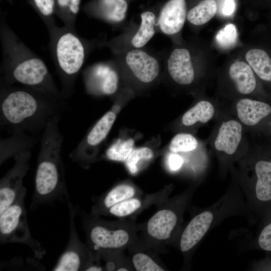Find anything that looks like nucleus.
<instances>
[{
  "label": "nucleus",
  "instance_id": "4be33fe9",
  "mask_svg": "<svg viewBox=\"0 0 271 271\" xmlns=\"http://www.w3.org/2000/svg\"><path fill=\"white\" fill-rule=\"evenodd\" d=\"M214 113L213 104L209 101L202 100L183 114L181 122L185 126H191L197 122L205 123L213 117Z\"/></svg>",
  "mask_w": 271,
  "mask_h": 271
},
{
  "label": "nucleus",
  "instance_id": "2f4dec72",
  "mask_svg": "<svg viewBox=\"0 0 271 271\" xmlns=\"http://www.w3.org/2000/svg\"><path fill=\"white\" fill-rule=\"evenodd\" d=\"M132 263L137 271H164L165 269L149 255L137 252L132 257Z\"/></svg>",
  "mask_w": 271,
  "mask_h": 271
},
{
  "label": "nucleus",
  "instance_id": "1a4fd4ad",
  "mask_svg": "<svg viewBox=\"0 0 271 271\" xmlns=\"http://www.w3.org/2000/svg\"><path fill=\"white\" fill-rule=\"evenodd\" d=\"M116 117V113L112 109L106 112L70 154L71 159L82 165L91 161L96 149L108 134Z\"/></svg>",
  "mask_w": 271,
  "mask_h": 271
},
{
  "label": "nucleus",
  "instance_id": "9d476101",
  "mask_svg": "<svg viewBox=\"0 0 271 271\" xmlns=\"http://www.w3.org/2000/svg\"><path fill=\"white\" fill-rule=\"evenodd\" d=\"M83 78L87 90L93 93L110 95L117 90L118 76L107 63H99L86 69Z\"/></svg>",
  "mask_w": 271,
  "mask_h": 271
},
{
  "label": "nucleus",
  "instance_id": "ddd939ff",
  "mask_svg": "<svg viewBox=\"0 0 271 271\" xmlns=\"http://www.w3.org/2000/svg\"><path fill=\"white\" fill-rule=\"evenodd\" d=\"M185 0H169L161 10L158 20L161 31L168 35L177 34L187 19Z\"/></svg>",
  "mask_w": 271,
  "mask_h": 271
},
{
  "label": "nucleus",
  "instance_id": "e433bc0d",
  "mask_svg": "<svg viewBox=\"0 0 271 271\" xmlns=\"http://www.w3.org/2000/svg\"><path fill=\"white\" fill-rule=\"evenodd\" d=\"M269 27H270V32H271V19H270V21L269 22Z\"/></svg>",
  "mask_w": 271,
  "mask_h": 271
},
{
  "label": "nucleus",
  "instance_id": "7c9ffc66",
  "mask_svg": "<svg viewBox=\"0 0 271 271\" xmlns=\"http://www.w3.org/2000/svg\"><path fill=\"white\" fill-rule=\"evenodd\" d=\"M237 36L236 26L233 24L229 23L217 33L215 41L217 44L221 48L228 49L236 43Z\"/></svg>",
  "mask_w": 271,
  "mask_h": 271
},
{
  "label": "nucleus",
  "instance_id": "9b49d317",
  "mask_svg": "<svg viewBox=\"0 0 271 271\" xmlns=\"http://www.w3.org/2000/svg\"><path fill=\"white\" fill-rule=\"evenodd\" d=\"M167 69L173 80L179 85H190L195 79L192 56L186 48H177L172 51L167 60Z\"/></svg>",
  "mask_w": 271,
  "mask_h": 271
},
{
  "label": "nucleus",
  "instance_id": "dca6fc26",
  "mask_svg": "<svg viewBox=\"0 0 271 271\" xmlns=\"http://www.w3.org/2000/svg\"><path fill=\"white\" fill-rule=\"evenodd\" d=\"M241 123L234 119L222 122L214 141V147L218 152L232 155L237 151L242 139Z\"/></svg>",
  "mask_w": 271,
  "mask_h": 271
},
{
  "label": "nucleus",
  "instance_id": "f3484780",
  "mask_svg": "<svg viewBox=\"0 0 271 271\" xmlns=\"http://www.w3.org/2000/svg\"><path fill=\"white\" fill-rule=\"evenodd\" d=\"M177 221V215L172 210L167 208L159 210L148 220L147 233L156 241H165L170 237Z\"/></svg>",
  "mask_w": 271,
  "mask_h": 271
},
{
  "label": "nucleus",
  "instance_id": "0eeeda50",
  "mask_svg": "<svg viewBox=\"0 0 271 271\" xmlns=\"http://www.w3.org/2000/svg\"><path fill=\"white\" fill-rule=\"evenodd\" d=\"M67 195L70 214V229L66 249L52 268L54 271L85 270L99 256L97 251L82 243L79 239L75 224V210Z\"/></svg>",
  "mask_w": 271,
  "mask_h": 271
},
{
  "label": "nucleus",
  "instance_id": "a211bd4d",
  "mask_svg": "<svg viewBox=\"0 0 271 271\" xmlns=\"http://www.w3.org/2000/svg\"><path fill=\"white\" fill-rule=\"evenodd\" d=\"M213 216L208 211L195 216L183 232L180 242V249L185 252L192 249L202 239L208 230Z\"/></svg>",
  "mask_w": 271,
  "mask_h": 271
},
{
  "label": "nucleus",
  "instance_id": "bb28decb",
  "mask_svg": "<svg viewBox=\"0 0 271 271\" xmlns=\"http://www.w3.org/2000/svg\"><path fill=\"white\" fill-rule=\"evenodd\" d=\"M134 144V140L131 138L125 141L118 139L107 149L106 157L113 161H125L133 150Z\"/></svg>",
  "mask_w": 271,
  "mask_h": 271
},
{
  "label": "nucleus",
  "instance_id": "f8f14e48",
  "mask_svg": "<svg viewBox=\"0 0 271 271\" xmlns=\"http://www.w3.org/2000/svg\"><path fill=\"white\" fill-rule=\"evenodd\" d=\"M125 61L134 76L142 83H151L159 75V62L142 50L136 49L129 51L126 55Z\"/></svg>",
  "mask_w": 271,
  "mask_h": 271
},
{
  "label": "nucleus",
  "instance_id": "f03ea898",
  "mask_svg": "<svg viewBox=\"0 0 271 271\" xmlns=\"http://www.w3.org/2000/svg\"><path fill=\"white\" fill-rule=\"evenodd\" d=\"M60 116L51 117L44 127L35 180L31 208H35L66 194L61 155L63 141L59 130Z\"/></svg>",
  "mask_w": 271,
  "mask_h": 271
},
{
  "label": "nucleus",
  "instance_id": "aec40b11",
  "mask_svg": "<svg viewBox=\"0 0 271 271\" xmlns=\"http://www.w3.org/2000/svg\"><path fill=\"white\" fill-rule=\"evenodd\" d=\"M127 4L125 0H97L86 6L85 10L111 23L122 21L126 14Z\"/></svg>",
  "mask_w": 271,
  "mask_h": 271
},
{
  "label": "nucleus",
  "instance_id": "7ed1b4c3",
  "mask_svg": "<svg viewBox=\"0 0 271 271\" xmlns=\"http://www.w3.org/2000/svg\"><path fill=\"white\" fill-rule=\"evenodd\" d=\"M58 99L34 88L3 85L1 91V118L6 124L16 127H26L42 120L47 122L57 114L51 107Z\"/></svg>",
  "mask_w": 271,
  "mask_h": 271
},
{
  "label": "nucleus",
  "instance_id": "c9c22d12",
  "mask_svg": "<svg viewBox=\"0 0 271 271\" xmlns=\"http://www.w3.org/2000/svg\"><path fill=\"white\" fill-rule=\"evenodd\" d=\"M116 270H118V271H126V270H128V269L127 268L124 267H119Z\"/></svg>",
  "mask_w": 271,
  "mask_h": 271
},
{
  "label": "nucleus",
  "instance_id": "6ab92c4d",
  "mask_svg": "<svg viewBox=\"0 0 271 271\" xmlns=\"http://www.w3.org/2000/svg\"><path fill=\"white\" fill-rule=\"evenodd\" d=\"M262 156L255 164V194L263 203L271 202V161L261 147Z\"/></svg>",
  "mask_w": 271,
  "mask_h": 271
},
{
  "label": "nucleus",
  "instance_id": "4468645a",
  "mask_svg": "<svg viewBox=\"0 0 271 271\" xmlns=\"http://www.w3.org/2000/svg\"><path fill=\"white\" fill-rule=\"evenodd\" d=\"M228 74L240 94L247 95L257 91L265 98L269 97L260 87L254 72L247 63L241 61L233 62L229 68Z\"/></svg>",
  "mask_w": 271,
  "mask_h": 271
},
{
  "label": "nucleus",
  "instance_id": "423d86ee",
  "mask_svg": "<svg viewBox=\"0 0 271 271\" xmlns=\"http://www.w3.org/2000/svg\"><path fill=\"white\" fill-rule=\"evenodd\" d=\"M84 227L88 245L95 251H117L132 239L130 229L114 223L94 218L85 220Z\"/></svg>",
  "mask_w": 271,
  "mask_h": 271
},
{
  "label": "nucleus",
  "instance_id": "2eb2a0df",
  "mask_svg": "<svg viewBox=\"0 0 271 271\" xmlns=\"http://www.w3.org/2000/svg\"><path fill=\"white\" fill-rule=\"evenodd\" d=\"M245 59L255 75L269 89L271 97V47L262 45L249 49Z\"/></svg>",
  "mask_w": 271,
  "mask_h": 271
},
{
  "label": "nucleus",
  "instance_id": "5701e85b",
  "mask_svg": "<svg viewBox=\"0 0 271 271\" xmlns=\"http://www.w3.org/2000/svg\"><path fill=\"white\" fill-rule=\"evenodd\" d=\"M141 23L138 31L131 39L133 47L140 49L146 45L155 33L156 17L151 12L146 11L141 16Z\"/></svg>",
  "mask_w": 271,
  "mask_h": 271
},
{
  "label": "nucleus",
  "instance_id": "20e7f679",
  "mask_svg": "<svg viewBox=\"0 0 271 271\" xmlns=\"http://www.w3.org/2000/svg\"><path fill=\"white\" fill-rule=\"evenodd\" d=\"M49 47L60 78L63 93L69 94L85 59L87 49L84 40L75 30L54 25L48 29Z\"/></svg>",
  "mask_w": 271,
  "mask_h": 271
},
{
  "label": "nucleus",
  "instance_id": "412c9836",
  "mask_svg": "<svg viewBox=\"0 0 271 271\" xmlns=\"http://www.w3.org/2000/svg\"><path fill=\"white\" fill-rule=\"evenodd\" d=\"M136 194L135 188L129 184H121L110 190L93 207L94 215L106 214L112 206L133 197Z\"/></svg>",
  "mask_w": 271,
  "mask_h": 271
},
{
  "label": "nucleus",
  "instance_id": "cd10ccee",
  "mask_svg": "<svg viewBox=\"0 0 271 271\" xmlns=\"http://www.w3.org/2000/svg\"><path fill=\"white\" fill-rule=\"evenodd\" d=\"M198 145V141L193 136L187 133H180L172 139L169 149L174 153L187 152L195 150Z\"/></svg>",
  "mask_w": 271,
  "mask_h": 271
},
{
  "label": "nucleus",
  "instance_id": "c85d7f7f",
  "mask_svg": "<svg viewBox=\"0 0 271 271\" xmlns=\"http://www.w3.org/2000/svg\"><path fill=\"white\" fill-rule=\"evenodd\" d=\"M153 156V151L148 147L133 150L125 161L126 167L131 174H135L139 171V164L151 160Z\"/></svg>",
  "mask_w": 271,
  "mask_h": 271
},
{
  "label": "nucleus",
  "instance_id": "a878e982",
  "mask_svg": "<svg viewBox=\"0 0 271 271\" xmlns=\"http://www.w3.org/2000/svg\"><path fill=\"white\" fill-rule=\"evenodd\" d=\"M37 13L48 29L56 25L54 20L56 0H27Z\"/></svg>",
  "mask_w": 271,
  "mask_h": 271
},
{
  "label": "nucleus",
  "instance_id": "f704fd0d",
  "mask_svg": "<svg viewBox=\"0 0 271 271\" xmlns=\"http://www.w3.org/2000/svg\"><path fill=\"white\" fill-rule=\"evenodd\" d=\"M271 161V138H268L266 144L262 147Z\"/></svg>",
  "mask_w": 271,
  "mask_h": 271
},
{
  "label": "nucleus",
  "instance_id": "393cba45",
  "mask_svg": "<svg viewBox=\"0 0 271 271\" xmlns=\"http://www.w3.org/2000/svg\"><path fill=\"white\" fill-rule=\"evenodd\" d=\"M81 0H56L55 15L64 26L75 30L76 20L80 10Z\"/></svg>",
  "mask_w": 271,
  "mask_h": 271
},
{
  "label": "nucleus",
  "instance_id": "c756f323",
  "mask_svg": "<svg viewBox=\"0 0 271 271\" xmlns=\"http://www.w3.org/2000/svg\"><path fill=\"white\" fill-rule=\"evenodd\" d=\"M141 206V200L132 197L112 206L108 210L106 213L118 217H123L135 212Z\"/></svg>",
  "mask_w": 271,
  "mask_h": 271
},
{
  "label": "nucleus",
  "instance_id": "b1692460",
  "mask_svg": "<svg viewBox=\"0 0 271 271\" xmlns=\"http://www.w3.org/2000/svg\"><path fill=\"white\" fill-rule=\"evenodd\" d=\"M217 5L215 0H203L192 8L187 14V19L192 24L201 26L215 15Z\"/></svg>",
  "mask_w": 271,
  "mask_h": 271
},
{
  "label": "nucleus",
  "instance_id": "473e14b6",
  "mask_svg": "<svg viewBox=\"0 0 271 271\" xmlns=\"http://www.w3.org/2000/svg\"><path fill=\"white\" fill-rule=\"evenodd\" d=\"M183 163V159L179 155L173 153L169 155L168 159V164L171 170H178L181 167Z\"/></svg>",
  "mask_w": 271,
  "mask_h": 271
},
{
  "label": "nucleus",
  "instance_id": "39448f33",
  "mask_svg": "<svg viewBox=\"0 0 271 271\" xmlns=\"http://www.w3.org/2000/svg\"><path fill=\"white\" fill-rule=\"evenodd\" d=\"M26 194V189L14 203L0 214V242L25 244L30 248L35 257L42 259L46 250L31 234L24 203Z\"/></svg>",
  "mask_w": 271,
  "mask_h": 271
},
{
  "label": "nucleus",
  "instance_id": "72a5a7b5",
  "mask_svg": "<svg viewBox=\"0 0 271 271\" xmlns=\"http://www.w3.org/2000/svg\"><path fill=\"white\" fill-rule=\"evenodd\" d=\"M236 8L234 0H224L221 6V14L225 16L232 15Z\"/></svg>",
  "mask_w": 271,
  "mask_h": 271
},
{
  "label": "nucleus",
  "instance_id": "f257e3e1",
  "mask_svg": "<svg viewBox=\"0 0 271 271\" xmlns=\"http://www.w3.org/2000/svg\"><path fill=\"white\" fill-rule=\"evenodd\" d=\"M0 36L3 52L1 71L6 84L20 83L59 99L61 94L44 62L18 38L3 17Z\"/></svg>",
  "mask_w": 271,
  "mask_h": 271
},
{
  "label": "nucleus",
  "instance_id": "6e6552de",
  "mask_svg": "<svg viewBox=\"0 0 271 271\" xmlns=\"http://www.w3.org/2000/svg\"><path fill=\"white\" fill-rule=\"evenodd\" d=\"M30 149L22 151L14 158L13 167L0 181V214L8 208L26 189L23 180L29 169Z\"/></svg>",
  "mask_w": 271,
  "mask_h": 271
}]
</instances>
